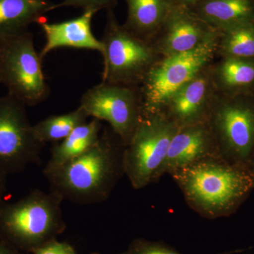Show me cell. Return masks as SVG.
I'll use <instances>...</instances> for the list:
<instances>
[{
	"instance_id": "1",
	"label": "cell",
	"mask_w": 254,
	"mask_h": 254,
	"mask_svg": "<svg viewBox=\"0 0 254 254\" xmlns=\"http://www.w3.org/2000/svg\"><path fill=\"white\" fill-rule=\"evenodd\" d=\"M125 146L112 128L105 129L89 150L43 174L50 191L76 204H96L108 200L125 175Z\"/></svg>"
},
{
	"instance_id": "2",
	"label": "cell",
	"mask_w": 254,
	"mask_h": 254,
	"mask_svg": "<svg viewBox=\"0 0 254 254\" xmlns=\"http://www.w3.org/2000/svg\"><path fill=\"white\" fill-rule=\"evenodd\" d=\"M186 203L203 218L217 219L236 213L254 190L250 168L208 157L170 175Z\"/></svg>"
},
{
	"instance_id": "3",
	"label": "cell",
	"mask_w": 254,
	"mask_h": 254,
	"mask_svg": "<svg viewBox=\"0 0 254 254\" xmlns=\"http://www.w3.org/2000/svg\"><path fill=\"white\" fill-rule=\"evenodd\" d=\"M40 190L13 203H0V240L16 250L33 252L56 240L66 228L62 202Z\"/></svg>"
},
{
	"instance_id": "4",
	"label": "cell",
	"mask_w": 254,
	"mask_h": 254,
	"mask_svg": "<svg viewBox=\"0 0 254 254\" xmlns=\"http://www.w3.org/2000/svg\"><path fill=\"white\" fill-rule=\"evenodd\" d=\"M178 128L163 113L142 117L123 153L124 173L134 190L156 183L165 175L169 147Z\"/></svg>"
},
{
	"instance_id": "5",
	"label": "cell",
	"mask_w": 254,
	"mask_h": 254,
	"mask_svg": "<svg viewBox=\"0 0 254 254\" xmlns=\"http://www.w3.org/2000/svg\"><path fill=\"white\" fill-rule=\"evenodd\" d=\"M42 62L28 30L0 38V83L26 106L38 105L49 95Z\"/></svg>"
},
{
	"instance_id": "6",
	"label": "cell",
	"mask_w": 254,
	"mask_h": 254,
	"mask_svg": "<svg viewBox=\"0 0 254 254\" xmlns=\"http://www.w3.org/2000/svg\"><path fill=\"white\" fill-rule=\"evenodd\" d=\"M218 41L215 37L195 49L165 57L161 63H155L141 82L142 117L162 113L170 97L210 63Z\"/></svg>"
},
{
	"instance_id": "7",
	"label": "cell",
	"mask_w": 254,
	"mask_h": 254,
	"mask_svg": "<svg viewBox=\"0 0 254 254\" xmlns=\"http://www.w3.org/2000/svg\"><path fill=\"white\" fill-rule=\"evenodd\" d=\"M101 41L104 46L103 82L135 86L141 83L156 62V50L148 40L113 19L108 21Z\"/></svg>"
},
{
	"instance_id": "8",
	"label": "cell",
	"mask_w": 254,
	"mask_h": 254,
	"mask_svg": "<svg viewBox=\"0 0 254 254\" xmlns=\"http://www.w3.org/2000/svg\"><path fill=\"white\" fill-rule=\"evenodd\" d=\"M208 125L222 158L250 168L254 155V104L243 100H214Z\"/></svg>"
},
{
	"instance_id": "9",
	"label": "cell",
	"mask_w": 254,
	"mask_h": 254,
	"mask_svg": "<svg viewBox=\"0 0 254 254\" xmlns=\"http://www.w3.org/2000/svg\"><path fill=\"white\" fill-rule=\"evenodd\" d=\"M26 107L9 94L0 98V172L6 176L36 163L45 146L35 136Z\"/></svg>"
},
{
	"instance_id": "10",
	"label": "cell",
	"mask_w": 254,
	"mask_h": 254,
	"mask_svg": "<svg viewBox=\"0 0 254 254\" xmlns=\"http://www.w3.org/2000/svg\"><path fill=\"white\" fill-rule=\"evenodd\" d=\"M79 106L89 118L109 123L125 145L141 120V96L133 86L102 81L83 95Z\"/></svg>"
},
{
	"instance_id": "11",
	"label": "cell",
	"mask_w": 254,
	"mask_h": 254,
	"mask_svg": "<svg viewBox=\"0 0 254 254\" xmlns=\"http://www.w3.org/2000/svg\"><path fill=\"white\" fill-rule=\"evenodd\" d=\"M218 155V145L208 123L179 127L169 147L164 173L170 175L195 162Z\"/></svg>"
},
{
	"instance_id": "12",
	"label": "cell",
	"mask_w": 254,
	"mask_h": 254,
	"mask_svg": "<svg viewBox=\"0 0 254 254\" xmlns=\"http://www.w3.org/2000/svg\"><path fill=\"white\" fill-rule=\"evenodd\" d=\"M202 73L175 92L162 111L179 127L208 123L214 100L210 80Z\"/></svg>"
},
{
	"instance_id": "13",
	"label": "cell",
	"mask_w": 254,
	"mask_h": 254,
	"mask_svg": "<svg viewBox=\"0 0 254 254\" xmlns=\"http://www.w3.org/2000/svg\"><path fill=\"white\" fill-rule=\"evenodd\" d=\"M96 11L86 9L73 19L60 23H41L46 38V44L39 53L42 61L53 50L65 47L95 50L103 55V42L95 38L91 29L92 19Z\"/></svg>"
},
{
	"instance_id": "14",
	"label": "cell",
	"mask_w": 254,
	"mask_h": 254,
	"mask_svg": "<svg viewBox=\"0 0 254 254\" xmlns=\"http://www.w3.org/2000/svg\"><path fill=\"white\" fill-rule=\"evenodd\" d=\"M165 22L158 42V51L165 57L190 51L218 37L209 26L183 13L169 14Z\"/></svg>"
},
{
	"instance_id": "15",
	"label": "cell",
	"mask_w": 254,
	"mask_h": 254,
	"mask_svg": "<svg viewBox=\"0 0 254 254\" xmlns=\"http://www.w3.org/2000/svg\"><path fill=\"white\" fill-rule=\"evenodd\" d=\"M53 6L48 0H0V38L27 31Z\"/></svg>"
},
{
	"instance_id": "16",
	"label": "cell",
	"mask_w": 254,
	"mask_h": 254,
	"mask_svg": "<svg viewBox=\"0 0 254 254\" xmlns=\"http://www.w3.org/2000/svg\"><path fill=\"white\" fill-rule=\"evenodd\" d=\"M100 120L93 118L90 122L82 124L73 130L66 138L51 148V155L43 174L67 163L89 150L99 140L102 125Z\"/></svg>"
},
{
	"instance_id": "17",
	"label": "cell",
	"mask_w": 254,
	"mask_h": 254,
	"mask_svg": "<svg viewBox=\"0 0 254 254\" xmlns=\"http://www.w3.org/2000/svg\"><path fill=\"white\" fill-rule=\"evenodd\" d=\"M200 13L209 26L223 31L253 23L254 9L250 0H205Z\"/></svg>"
},
{
	"instance_id": "18",
	"label": "cell",
	"mask_w": 254,
	"mask_h": 254,
	"mask_svg": "<svg viewBox=\"0 0 254 254\" xmlns=\"http://www.w3.org/2000/svg\"><path fill=\"white\" fill-rule=\"evenodd\" d=\"M128 21L127 28L135 35L148 37L165 23L170 14L168 0H127Z\"/></svg>"
},
{
	"instance_id": "19",
	"label": "cell",
	"mask_w": 254,
	"mask_h": 254,
	"mask_svg": "<svg viewBox=\"0 0 254 254\" xmlns=\"http://www.w3.org/2000/svg\"><path fill=\"white\" fill-rule=\"evenodd\" d=\"M89 118L81 107L60 115H53L33 125L37 139L46 145L49 142L61 141L69 135L74 128L86 123Z\"/></svg>"
},
{
	"instance_id": "20",
	"label": "cell",
	"mask_w": 254,
	"mask_h": 254,
	"mask_svg": "<svg viewBox=\"0 0 254 254\" xmlns=\"http://www.w3.org/2000/svg\"><path fill=\"white\" fill-rule=\"evenodd\" d=\"M215 78L227 91L250 87L254 83V60L225 58L215 70Z\"/></svg>"
},
{
	"instance_id": "21",
	"label": "cell",
	"mask_w": 254,
	"mask_h": 254,
	"mask_svg": "<svg viewBox=\"0 0 254 254\" xmlns=\"http://www.w3.org/2000/svg\"><path fill=\"white\" fill-rule=\"evenodd\" d=\"M223 32L218 48L225 58L254 60V24L246 23Z\"/></svg>"
},
{
	"instance_id": "22",
	"label": "cell",
	"mask_w": 254,
	"mask_h": 254,
	"mask_svg": "<svg viewBox=\"0 0 254 254\" xmlns=\"http://www.w3.org/2000/svg\"><path fill=\"white\" fill-rule=\"evenodd\" d=\"M126 254H182L168 246L144 239H136L131 242Z\"/></svg>"
},
{
	"instance_id": "23",
	"label": "cell",
	"mask_w": 254,
	"mask_h": 254,
	"mask_svg": "<svg viewBox=\"0 0 254 254\" xmlns=\"http://www.w3.org/2000/svg\"><path fill=\"white\" fill-rule=\"evenodd\" d=\"M114 0H63L60 4H53V10L64 6H74L86 9H94L95 11L106 7Z\"/></svg>"
},
{
	"instance_id": "24",
	"label": "cell",
	"mask_w": 254,
	"mask_h": 254,
	"mask_svg": "<svg viewBox=\"0 0 254 254\" xmlns=\"http://www.w3.org/2000/svg\"><path fill=\"white\" fill-rule=\"evenodd\" d=\"M33 254H77L71 245L55 240L33 252Z\"/></svg>"
},
{
	"instance_id": "25",
	"label": "cell",
	"mask_w": 254,
	"mask_h": 254,
	"mask_svg": "<svg viewBox=\"0 0 254 254\" xmlns=\"http://www.w3.org/2000/svg\"><path fill=\"white\" fill-rule=\"evenodd\" d=\"M0 254H20L19 251L0 240Z\"/></svg>"
},
{
	"instance_id": "26",
	"label": "cell",
	"mask_w": 254,
	"mask_h": 254,
	"mask_svg": "<svg viewBox=\"0 0 254 254\" xmlns=\"http://www.w3.org/2000/svg\"><path fill=\"white\" fill-rule=\"evenodd\" d=\"M6 175L0 172V203L2 202V198L6 193Z\"/></svg>"
},
{
	"instance_id": "27",
	"label": "cell",
	"mask_w": 254,
	"mask_h": 254,
	"mask_svg": "<svg viewBox=\"0 0 254 254\" xmlns=\"http://www.w3.org/2000/svg\"><path fill=\"white\" fill-rule=\"evenodd\" d=\"M250 170L251 173H252V175H253V177L254 179V155L253 158H252V161H251L250 165Z\"/></svg>"
},
{
	"instance_id": "28",
	"label": "cell",
	"mask_w": 254,
	"mask_h": 254,
	"mask_svg": "<svg viewBox=\"0 0 254 254\" xmlns=\"http://www.w3.org/2000/svg\"><path fill=\"white\" fill-rule=\"evenodd\" d=\"M181 1H185V2H193V1H197V0H181Z\"/></svg>"
},
{
	"instance_id": "29",
	"label": "cell",
	"mask_w": 254,
	"mask_h": 254,
	"mask_svg": "<svg viewBox=\"0 0 254 254\" xmlns=\"http://www.w3.org/2000/svg\"><path fill=\"white\" fill-rule=\"evenodd\" d=\"M98 254V253H94V254ZM126 254V253H122V254Z\"/></svg>"
}]
</instances>
